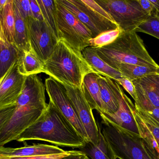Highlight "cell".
<instances>
[{"label":"cell","instance_id":"6da1fadb","mask_svg":"<svg viewBox=\"0 0 159 159\" xmlns=\"http://www.w3.org/2000/svg\"><path fill=\"white\" fill-rule=\"evenodd\" d=\"M32 140L73 148H82L88 143L50 101L40 117L16 141L24 142Z\"/></svg>","mask_w":159,"mask_h":159},{"label":"cell","instance_id":"7a4b0ae2","mask_svg":"<svg viewBox=\"0 0 159 159\" xmlns=\"http://www.w3.org/2000/svg\"><path fill=\"white\" fill-rule=\"evenodd\" d=\"M44 73L61 84L81 89L86 75L95 72L77 52L61 40H59L53 53L44 63Z\"/></svg>","mask_w":159,"mask_h":159},{"label":"cell","instance_id":"3957f363","mask_svg":"<svg viewBox=\"0 0 159 159\" xmlns=\"http://www.w3.org/2000/svg\"><path fill=\"white\" fill-rule=\"evenodd\" d=\"M94 49L98 56L113 68L120 63L159 68L142 38L134 31H122L112 43Z\"/></svg>","mask_w":159,"mask_h":159},{"label":"cell","instance_id":"277c9868","mask_svg":"<svg viewBox=\"0 0 159 159\" xmlns=\"http://www.w3.org/2000/svg\"><path fill=\"white\" fill-rule=\"evenodd\" d=\"M101 131L111 157L117 159H153L141 135L128 130L100 114Z\"/></svg>","mask_w":159,"mask_h":159},{"label":"cell","instance_id":"5b68a950","mask_svg":"<svg viewBox=\"0 0 159 159\" xmlns=\"http://www.w3.org/2000/svg\"><path fill=\"white\" fill-rule=\"evenodd\" d=\"M78 19L95 38L105 32L118 28L109 14L95 1L59 0Z\"/></svg>","mask_w":159,"mask_h":159},{"label":"cell","instance_id":"8992f818","mask_svg":"<svg viewBox=\"0 0 159 159\" xmlns=\"http://www.w3.org/2000/svg\"><path fill=\"white\" fill-rule=\"evenodd\" d=\"M57 26L60 40L73 49L81 52L90 46L92 38L90 31L59 0H55Z\"/></svg>","mask_w":159,"mask_h":159},{"label":"cell","instance_id":"52a82bcc","mask_svg":"<svg viewBox=\"0 0 159 159\" xmlns=\"http://www.w3.org/2000/svg\"><path fill=\"white\" fill-rule=\"evenodd\" d=\"M122 31L135 32L149 16L138 0H97Z\"/></svg>","mask_w":159,"mask_h":159},{"label":"cell","instance_id":"ba28073f","mask_svg":"<svg viewBox=\"0 0 159 159\" xmlns=\"http://www.w3.org/2000/svg\"><path fill=\"white\" fill-rule=\"evenodd\" d=\"M31 50L44 63L53 53L59 39L44 21L26 19Z\"/></svg>","mask_w":159,"mask_h":159},{"label":"cell","instance_id":"9c48e42d","mask_svg":"<svg viewBox=\"0 0 159 159\" xmlns=\"http://www.w3.org/2000/svg\"><path fill=\"white\" fill-rule=\"evenodd\" d=\"M63 85L86 131L89 143L97 145L100 142L101 128L95 120L92 109L87 101L82 90L67 84Z\"/></svg>","mask_w":159,"mask_h":159},{"label":"cell","instance_id":"30bf717a","mask_svg":"<svg viewBox=\"0 0 159 159\" xmlns=\"http://www.w3.org/2000/svg\"><path fill=\"white\" fill-rule=\"evenodd\" d=\"M45 86L49 101L53 103L70 122L80 135L89 143L86 131L80 120L73 105L68 97L64 86L50 77L46 79Z\"/></svg>","mask_w":159,"mask_h":159},{"label":"cell","instance_id":"8fae6325","mask_svg":"<svg viewBox=\"0 0 159 159\" xmlns=\"http://www.w3.org/2000/svg\"><path fill=\"white\" fill-rule=\"evenodd\" d=\"M132 82L136 94L135 105L145 112L159 108L158 74L135 79Z\"/></svg>","mask_w":159,"mask_h":159},{"label":"cell","instance_id":"7c38bea8","mask_svg":"<svg viewBox=\"0 0 159 159\" xmlns=\"http://www.w3.org/2000/svg\"><path fill=\"white\" fill-rule=\"evenodd\" d=\"M25 77L19 72L17 59L0 80V108L16 103L22 91Z\"/></svg>","mask_w":159,"mask_h":159},{"label":"cell","instance_id":"4fadbf2b","mask_svg":"<svg viewBox=\"0 0 159 159\" xmlns=\"http://www.w3.org/2000/svg\"><path fill=\"white\" fill-rule=\"evenodd\" d=\"M114 85L119 104L118 110L112 115L102 114H103L106 117L117 125L128 130L139 134L136 122L130 108V99L124 93L120 85L115 80H114Z\"/></svg>","mask_w":159,"mask_h":159},{"label":"cell","instance_id":"5bb4252c","mask_svg":"<svg viewBox=\"0 0 159 159\" xmlns=\"http://www.w3.org/2000/svg\"><path fill=\"white\" fill-rule=\"evenodd\" d=\"M67 151L57 146L43 144L27 145L16 148L4 147H0V155L9 157L57 155L66 153Z\"/></svg>","mask_w":159,"mask_h":159},{"label":"cell","instance_id":"9a60e30c","mask_svg":"<svg viewBox=\"0 0 159 159\" xmlns=\"http://www.w3.org/2000/svg\"><path fill=\"white\" fill-rule=\"evenodd\" d=\"M103 114L112 115L118 110V99L116 93L114 80L100 75L98 79Z\"/></svg>","mask_w":159,"mask_h":159},{"label":"cell","instance_id":"2e32d148","mask_svg":"<svg viewBox=\"0 0 159 159\" xmlns=\"http://www.w3.org/2000/svg\"><path fill=\"white\" fill-rule=\"evenodd\" d=\"M81 53L85 60L97 73L115 81L124 77L118 70L112 68L104 61L98 56L94 48L88 47Z\"/></svg>","mask_w":159,"mask_h":159},{"label":"cell","instance_id":"e0dca14e","mask_svg":"<svg viewBox=\"0 0 159 159\" xmlns=\"http://www.w3.org/2000/svg\"><path fill=\"white\" fill-rule=\"evenodd\" d=\"M99 76L96 72L86 75L82 82L81 90L92 110H96L100 114L102 113V109L98 82Z\"/></svg>","mask_w":159,"mask_h":159},{"label":"cell","instance_id":"ac0fdd59","mask_svg":"<svg viewBox=\"0 0 159 159\" xmlns=\"http://www.w3.org/2000/svg\"><path fill=\"white\" fill-rule=\"evenodd\" d=\"M20 52L7 39L0 23V80L17 59Z\"/></svg>","mask_w":159,"mask_h":159},{"label":"cell","instance_id":"d6986e66","mask_svg":"<svg viewBox=\"0 0 159 159\" xmlns=\"http://www.w3.org/2000/svg\"><path fill=\"white\" fill-rule=\"evenodd\" d=\"M44 63L31 51L20 52L18 58V69L24 76L44 72Z\"/></svg>","mask_w":159,"mask_h":159},{"label":"cell","instance_id":"ffe728a7","mask_svg":"<svg viewBox=\"0 0 159 159\" xmlns=\"http://www.w3.org/2000/svg\"><path fill=\"white\" fill-rule=\"evenodd\" d=\"M14 12L15 18L14 32L15 45L20 51H31L29 31L26 21L21 16L17 8L14 4Z\"/></svg>","mask_w":159,"mask_h":159},{"label":"cell","instance_id":"44dd1931","mask_svg":"<svg viewBox=\"0 0 159 159\" xmlns=\"http://www.w3.org/2000/svg\"><path fill=\"white\" fill-rule=\"evenodd\" d=\"M115 69L118 70L124 77L132 81L159 73V68L135 64L120 63L117 65Z\"/></svg>","mask_w":159,"mask_h":159},{"label":"cell","instance_id":"7402d4cb","mask_svg":"<svg viewBox=\"0 0 159 159\" xmlns=\"http://www.w3.org/2000/svg\"><path fill=\"white\" fill-rule=\"evenodd\" d=\"M13 2V0H8L6 5L0 10V23L7 39L15 45L14 42L15 18Z\"/></svg>","mask_w":159,"mask_h":159},{"label":"cell","instance_id":"603a6c76","mask_svg":"<svg viewBox=\"0 0 159 159\" xmlns=\"http://www.w3.org/2000/svg\"><path fill=\"white\" fill-rule=\"evenodd\" d=\"M41 9V13L44 21L48 25L53 31L59 40L57 26V14H56V6L55 0L54 1H43L37 0Z\"/></svg>","mask_w":159,"mask_h":159},{"label":"cell","instance_id":"cb8c5ba5","mask_svg":"<svg viewBox=\"0 0 159 159\" xmlns=\"http://www.w3.org/2000/svg\"><path fill=\"white\" fill-rule=\"evenodd\" d=\"M80 149L90 159H111L101 131L100 142L98 145H95L91 143H88L85 146Z\"/></svg>","mask_w":159,"mask_h":159},{"label":"cell","instance_id":"d4e9b609","mask_svg":"<svg viewBox=\"0 0 159 159\" xmlns=\"http://www.w3.org/2000/svg\"><path fill=\"white\" fill-rule=\"evenodd\" d=\"M150 35L159 39V16L150 15L135 30Z\"/></svg>","mask_w":159,"mask_h":159},{"label":"cell","instance_id":"484cf974","mask_svg":"<svg viewBox=\"0 0 159 159\" xmlns=\"http://www.w3.org/2000/svg\"><path fill=\"white\" fill-rule=\"evenodd\" d=\"M122 31L119 28L113 30L105 32L89 41L90 46L93 48L102 47L112 43L116 40Z\"/></svg>","mask_w":159,"mask_h":159},{"label":"cell","instance_id":"4316f807","mask_svg":"<svg viewBox=\"0 0 159 159\" xmlns=\"http://www.w3.org/2000/svg\"><path fill=\"white\" fill-rule=\"evenodd\" d=\"M135 110L139 114L142 121L159 143V125L154 119L144 111L134 105Z\"/></svg>","mask_w":159,"mask_h":159},{"label":"cell","instance_id":"83f0119b","mask_svg":"<svg viewBox=\"0 0 159 159\" xmlns=\"http://www.w3.org/2000/svg\"><path fill=\"white\" fill-rule=\"evenodd\" d=\"M14 4L17 8L20 14L26 20L30 17H32L30 3L29 0H13Z\"/></svg>","mask_w":159,"mask_h":159},{"label":"cell","instance_id":"f1b7e54d","mask_svg":"<svg viewBox=\"0 0 159 159\" xmlns=\"http://www.w3.org/2000/svg\"><path fill=\"white\" fill-rule=\"evenodd\" d=\"M16 107V103L0 108V131L12 116Z\"/></svg>","mask_w":159,"mask_h":159},{"label":"cell","instance_id":"f546056e","mask_svg":"<svg viewBox=\"0 0 159 159\" xmlns=\"http://www.w3.org/2000/svg\"><path fill=\"white\" fill-rule=\"evenodd\" d=\"M76 150H69L66 153L57 155H48V156H33L27 157H9L10 159H60L74 154Z\"/></svg>","mask_w":159,"mask_h":159},{"label":"cell","instance_id":"4dcf8cb0","mask_svg":"<svg viewBox=\"0 0 159 159\" xmlns=\"http://www.w3.org/2000/svg\"><path fill=\"white\" fill-rule=\"evenodd\" d=\"M116 82H117L119 85L123 87V88L131 96L134 101H136L135 88L132 81L126 77H123Z\"/></svg>","mask_w":159,"mask_h":159},{"label":"cell","instance_id":"1f68e13d","mask_svg":"<svg viewBox=\"0 0 159 159\" xmlns=\"http://www.w3.org/2000/svg\"><path fill=\"white\" fill-rule=\"evenodd\" d=\"M33 17L39 20L44 21L41 9L37 0H30Z\"/></svg>","mask_w":159,"mask_h":159},{"label":"cell","instance_id":"d6a6232c","mask_svg":"<svg viewBox=\"0 0 159 159\" xmlns=\"http://www.w3.org/2000/svg\"><path fill=\"white\" fill-rule=\"evenodd\" d=\"M140 5L144 11L150 15L155 16V10L152 4L149 0H138Z\"/></svg>","mask_w":159,"mask_h":159},{"label":"cell","instance_id":"836d02e7","mask_svg":"<svg viewBox=\"0 0 159 159\" xmlns=\"http://www.w3.org/2000/svg\"><path fill=\"white\" fill-rule=\"evenodd\" d=\"M89 157L82 151L76 150L74 154L60 159H89Z\"/></svg>","mask_w":159,"mask_h":159},{"label":"cell","instance_id":"e575fe53","mask_svg":"<svg viewBox=\"0 0 159 159\" xmlns=\"http://www.w3.org/2000/svg\"><path fill=\"white\" fill-rule=\"evenodd\" d=\"M149 153L153 159H159V143L158 142H156L152 146Z\"/></svg>","mask_w":159,"mask_h":159},{"label":"cell","instance_id":"d590c367","mask_svg":"<svg viewBox=\"0 0 159 159\" xmlns=\"http://www.w3.org/2000/svg\"><path fill=\"white\" fill-rule=\"evenodd\" d=\"M149 1L154 7V10H155V16H159V0H156V1L149 0Z\"/></svg>","mask_w":159,"mask_h":159},{"label":"cell","instance_id":"8d00e7d4","mask_svg":"<svg viewBox=\"0 0 159 159\" xmlns=\"http://www.w3.org/2000/svg\"><path fill=\"white\" fill-rule=\"evenodd\" d=\"M8 0H0V10L6 5Z\"/></svg>","mask_w":159,"mask_h":159},{"label":"cell","instance_id":"74e56055","mask_svg":"<svg viewBox=\"0 0 159 159\" xmlns=\"http://www.w3.org/2000/svg\"><path fill=\"white\" fill-rule=\"evenodd\" d=\"M0 159H10L9 157H5V156L0 155Z\"/></svg>","mask_w":159,"mask_h":159},{"label":"cell","instance_id":"f35d334b","mask_svg":"<svg viewBox=\"0 0 159 159\" xmlns=\"http://www.w3.org/2000/svg\"><path fill=\"white\" fill-rule=\"evenodd\" d=\"M111 159H116L114 158H113V157H111Z\"/></svg>","mask_w":159,"mask_h":159},{"label":"cell","instance_id":"ab89813d","mask_svg":"<svg viewBox=\"0 0 159 159\" xmlns=\"http://www.w3.org/2000/svg\"><path fill=\"white\" fill-rule=\"evenodd\" d=\"M158 76H159V73L158 74Z\"/></svg>","mask_w":159,"mask_h":159},{"label":"cell","instance_id":"60d3db41","mask_svg":"<svg viewBox=\"0 0 159 159\" xmlns=\"http://www.w3.org/2000/svg\"><path fill=\"white\" fill-rule=\"evenodd\" d=\"M89 159H90L89 158Z\"/></svg>","mask_w":159,"mask_h":159},{"label":"cell","instance_id":"b9f144b4","mask_svg":"<svg viewBox=\"0 0 159 159\" xmlns=\"http://www.w3.org/2000/svg\"></svg>","mask_w":159,"mask_h":159}]
</instances>
